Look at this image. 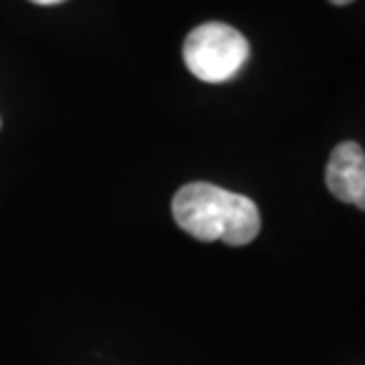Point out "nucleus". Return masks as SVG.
I'll list each match as a JSON object with an SVG mask.
<instances>
[{
	"instance_id": "3",
	"label": "nucleus",
	"mask_w": 365,
	"mask_h": 365,
	"mask_svg": "<svg viewBox=\"0 0 365 365\" xmlns=\"http://www.w3.org/2000/svg\"><path fill=\"white\" fill-rule=\"evenodd\" d=\"M330 193L341 203L365 210V151L356 142L335 146L325 170Z\"/></svg>"
},
{
	"instance_id": "4",
	"label": "nucleus",
	"mask_w": 365,
	"mask_h": 365,
	"mask_svg": "<svg viewBox=\"0 0 365 365\" xmlns=\"http://www.w3.org/2000/svg\"><path fill=\"white\" fill-rule=\"evenodd\" d=\"M31 3H36V5H59V3H64V0H31Z\"/></svg>"
},
{
	"instance_id": "2",
	"label": "nucleus",
	"mask_w": 365,
	"mask_h": 365,
	"mask_svg": "<svg viewBox=\"0 0 365 365\" xmlns=\"http://www.w3.org/2000/svg\"><path fill=\"white\" fill-rule=\"evenodd\" d=\"M250 57L245 36L222 21L200 24L184 41V64L203 83H227Z\"/></svg>"
},
{
	"instance_id": "5",
	"label": "nucleus",
	"mask_w": 365,
	"mask_h": 365,
	"mask_svg": "<svg viewBox=\"0 0 365 365\" xmlns=\"http://www.w3.org/2000/svg\"><path fill=\"white\" fill-rule=\"evenodd\" d=\"M330 3H332V5H349L351 0H330Z\"/></svg>"
},
{
	"instance_id": "1",
	"label": "nucleus",
	"mask_w": 365,
	"mask_h": 365,
	"mask_svg": "<svg viewBox=\"0 0 365 365\" xmlns=\"http://www.w3.org/2000/svg\"><path fill=\"white\" fill-rule=\"evenodd\" d=\"M173 215L182 231L205 243L224 240L234 247L247 245L262 229L255 200L207 182L182 186L173 198Z\"/></svg>"
}]
</instances>
